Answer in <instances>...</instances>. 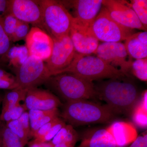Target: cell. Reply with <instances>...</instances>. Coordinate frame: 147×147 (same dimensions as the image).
<instances>
[{
    "label": "cell",
    "instance_id": "obj_33",
    "mask_svg": "<svg viewBox=\"0 0 147 147\" xmlns=\"http://www.w3.org/2000/svg\"><path fill=\"white\" fill-rule=\"evenodd\" d=\"M30 30V24L20 21L14 32L11 42H16L26 39Z\"/></svg>",
    "mask_w": 147,
    "mask_h": 147
},
{
    "label": "cell",
    "instance_id": "obj_11",
    "mask_svg": "<svg viewBox=\"0 0 147 147\" xmlns=\"http://www.w3.org/2000/svg\"><path fill=\"white\" fill-rule=\"evenodd\" d=\"M102 5L107 9L111 17L124 26L146 31L129 3L126 1L103 0Z\"/></svg>",
    "mask_w": 147,
    "mask_h": 147
},
{
    "label": "cell",
    "instance_id": "obj_5",
    "mask_svg": "<svg viewBox=\"0 0 147 147\" xmlns=\"http://www.w3.org/2000/svg\"><path fill=\"white\" fill-rule=\"evenodd\" d=\"M42 29L52 38L69 34L74 18L60 1L40 0Z\"/></svg>",
    "mask_w": 147,
    "mask_h": 147
},
{
    "label": "cell",
    "instance_id": "obj_9",
    "mask_svg": "<svg viewBox=\"0 0 147 147\" xmlns=\"http://www.w3.org/2000/svg\"><path fill=\"white\" fill-rule=\"evenodd\" d=\"M52 54L45 63L52 76L67 67L71 62L76 52L69 35L59 38H52Z\"/></svg>",
    "mask_w": 147,
    "mask_h": 147
},
{
    "label": "cell",
    "instance_id": "obj_29",
    "mask_svg": "<svg viewBox=\"0 0 147 147\" xmlns=\"http://www.w3.org/2000/svg\"><path fill=\"white\" fill-rule=\"evenodd\" d=\"M131 114L132 119L137 126L142 128H146L147 108H145L139 102L136 105Z\"/></svg>",
    "mask_w": 147,
    "mask_h": 147
},
{
    "label": "cell",
    "instance_id": "obj_39",
    "mask_svg": "<svg viewBox=\"0 0 147 147\" xmlns=\"http://www.w3.org/2000/svg\"><path fill=\"white\" fill-rule=\"evenodd\" d=\"M2 122L1 121H0V128H1V125ZM1 147V141H0V147Z\"/></svg>",
    "mask_w": 147,
    "mask_h": 147
},
{
    "label": "cell",
    "instance_id": "obj_17",
    "mask_svg": "<svg viewBox=\"0 0 147 147\" xmlns=\"http://www.w3.org/2000/svg\"><path fill=\"white\" fill-rule=\"evenodd\" d=\"M78 147H117L115 142L106 128L95 129L87 131Z\"/></svg>",
    "mask_w": 147,
    "mask_h": 147
},
{
    "label": "cell",
    "instance_id": "obj_27",
    "mask_svg": "<svg viewBox=\"0 0 147 147\" xmlns=\"http://www.w3.org/2000/svg\"><path fill=\"white\" fill-rule=\"evenodd\" d=\"M11 42L4 31L2 19H0V67L4 66L6 55L11 47Z\"/></svg>",
    "mask_w": 147,
    "mask_h": 147
},
{
    "label": "cell",
    "instance_id": "obj_35",
    "mask_svg": "<svg viewBox=\"0 0 147 147\" xmlns=\"http://www.w3.org/2000/svg\"><path fill=\"white\" fill-rule=\"evenodd\" d=\"M18 120L23 127L26 133L30 138L31 137L30 126V119L28 112H25L18 119Z\"/></svg>",
    "mask_w": 147,
    "mask_h": 147
},
{
    "label": "cell",
    "instance_id": "obj_14",
    "mask_svg": "<svg viewBox=\"0 0 147 147\" xmlns=\"http://www.w3.org/2000/svg\"><path fill=\"white\" fill-rule=\"evenodd\" d=\"M102 0H74L60 1L65 7L73 9L74 18L83 25L90 27L101 10Z\"/></svg>",
    "mask_w": 147,
    "mask_h": 147
},
{
    "label": "cell",
    "instance_id": "obj_31",
    "mask_svg": "<svg viewBox=\"0 0 147 147\" xmlns=\"http://www.w3.org/2000/svg\"><path fill=\"white\" fill-rule=\"evenodd\" d=\"M5 124L7 126L21 139L23 144L26 146L30 138L26 133L18 120L10 121Z\"/></svg>",
    "mask_w": 147,
    "mask_h": 147
},
{
    "label": "cell",
    "instance_id": "obj_1",
    "mask_svg": "<svg viewBox=\"0 0 147 147\" xmlns=\"http://www.w3.org/2000/svg\"><path fill=\"white\" fill-rule=\"evenodd\" d=\"M120 79H109L95 87L96 96L107 103L115 115L132 114L139 98L135 84Z\"/></svg>",
    "mask_w": 147,
    "mask_h": 147
},
{
    "label": "cell",
    "instance_id": "obj_3",
    "mask_svg": "<svg viewBox=\"0 0 147 147\" xmlns=\"http://www.w3.org/2000/svg\"><path fill=\"white\" fill-rule=\"evenodd\" d=\"M63 73L73 74L92 82L95 80L127 77L120 70L96 56L77 53L70 64L59 71L57 75Z\"/></svg>",
    "mask_w": 147,
    "mask_h": 147
},
{
    "label": "cell",
    "instance_id": "obj_22",
    "mask_svg": "<svg viewBox=\"0 0 147 147\" xmlns=\"http://www.w3.org/2000/svg\"><path fill=\"white\" fill-rule=\"evenodd\" d=\"M28 90L18 87L7 92L3 99L1 112L20 105L21 101H25Z\"/></svg>",
    "mask_w": 147,
    "mask_h": 147
},
{
    "label": "cell",
    "instance_id": "obj_23",
    "mask_svg": "<svg viewBox=\"0 0 147 147\" xmlns=\"http://www.w3.org/2000/svg\"><path fill=\"white\" fill-rule=\"evenodd\" d=\"M0 141L3 147H24L19 137L2 122L0 128Z\"/></svg>",
    "mask_w": 147,
    "mask_h": 147
},
{
    "label": "cell",
    "instance_id": "obj_20",
    "mask_svg": "<svg viewBox=\"0 0 147 147\" xmlns=\"http://www.w3.org/2000/svg\"><path fill=\"white\" fill-rule=\"evenodd\" d=\"M79 135L73 127L66 124L50 141L54 147H74Z\"/></svg>",
    "mask_w": 147,
    "mask_h": 147
},
{
    "label": "cell",
    "instance_id": "obj_26",
    "mask_svg": "<svg viewBox=\"0 0 147 147\" xmlns=\"http://www.w3.org/2000/svg\"><path fill=\"white\" fill-rule=\"evenodd\" d=\"M18 87L15 75L0 67V89L11 90Z\"/></svg>",
    "mask_w": 147,
    "mask_h": 147
},
{
    "label": "cell",
    "instance_id": "obj_40",
    "mask_svg": "<svg viewBox=\"0 0 147 147\" xmlns=\"http://www.w3.org/2000/svg\"><path fill=\"white\" fill-rule=\"evenodd\" d=\"M1 100H0V103H1Z\"/></svg>",
    "mask_w": 147,
    "mask_h": 147
},
{
    "label": "cell",
    "instance_id": "obj_15",
    "mask_svg": "<svg viewBox=\"0 0 147 147\" xmlns=\"http://www.w3.org/2000/svg\"><path fill=\"white\" fill-rule=\"evenodd\" d=\"M23 106L26 110H49L58 108L61 104L55 95L46 90L37 88L28 90Z\"/></svg>",
    "mask_w": 147,
    "mask_h": 147
},
{
    "label": "cell",
    "instance_id": "obj_8",
    "mask_svg": "<svg viewBox=\"0 0 147 147\" xmlns=\"http://www.w3.org/2000/svg\"><path fill=\"white\" fill-rule=\"evenodd\" d=\"M96 56L113 67L129 76L132 58L128 55L124 43L121 42H103L98 45Z\"/></svg>",
    "mask_w": 147,
    "mask_h": 147
},
{
    "label": "cell",
    "instance_id": "obj_2",
    "mask_svg": "<svg viewBox=\"0 0 147 147\" xmlns=\"http://www.w3.org/2000/svg\"><path fill=\"white\" fill-rule=\"evenodd\" d=\"M61 116L69 124L77 126L109 123L115 115L106 105L83 99L67 102Z\"/></svg>",
    "mask_w": 147,
    "mask_h": 147
},
{
    "label": "cell",
    "instance_id": "obj_25",
    "mask_svg": "<svg viewBox=\"0 0 147 147\" xmlns=\"http://www.w3.org/2000/svg\"><path fill=\"white\" fill-rule=\"evenodd\" d=\"M132 74L141 81L147 80V59H135L131 64V70Z\"/></svg>",
    "mask_w": 147,
    "mask_h": 147
},
{
    "label": "cell",
    "instance_id": "obj_28",
    "mask_svg": "<svg viewBox=\"0 0 147 147\" xmlns=\"http://www.w3.org/2000/svg\"><path fill=\"white\" fill-rule=\"evenodd\" d=\"M20 21L10 13L6 14L2 18L3 29L11 42Z\"/></svg>",
    "mask_w": 147,
    "mask_h": 147
},
{
    "label": "cell",
    "instance_id": "obj_21",
    "mask_svg": "<svg viewBox=\"0 0 147 147\" xmlns=\"http://www.w3.org/2000/svg\"><path fill=\"white\" fill-rule=\"evenodd\" d=\"M125 46L128 55L135 59L147 58V44L140 41L134 33L125 40Z\"/></svg>",
    "mask_w": 147,
    "mask_h": 147
},
{
    "label": "cell",
    "instance_id": "obj_6",
    "mask_svg": "<svg viewBox=\"0 0 147 147\" xmlns=\"http://www.w3.org/2000/svg\"><path fill=\"white\" fill-rule=\"evenodd\" d=\"M90 28L97 39L103 42H121L134 33L133 29L115 21L104 7L101 9Z\"/></svg>",
    "mask_w": 147,
    "mask_h": 147
},
{
    "label": "cell",
    "instance_id": "obj_37",
    "mask_svg": "<svg viewBox=\"0 0 147 147\" xmlns=\"http://www.w3.org/2000/svg\"><path fill=\"white\" fill-rule=\"evenodd\" d=\"M9 0H0V19L9 13Z\"/></svg>",
    "mask_w": 147,
    "mask_h": 147
},
{
    "label": "cell",
    "instance_id": "obj_13",
    "mask_svg": "<svg viewBox=\"0 0 147 147\" xmlns=\"http://www.w3.org/2000/svg\"><path fill=\"white\" fill-rule=\"evenodd\" d=\"M25 40L29 55L37 57L46 63L53 51L52 38L42 29L32 27Z\"/></svg>",
    "mask_w": 147,
    "mask_h": 147
},
{
    "label": "cell",
    "instance_id": "obj_32",
    "mask_svg": "<svg viewBox=\"0 0 147 147\" xmlns=\"http://www.w3.org/2000/svg\"><path fill=\"white\" fill-rule=\"evenodd\" d=\"M66 125L65 121L62 119L59 121L57 123L55 124L48 132L44 136L37 140L32 141L34 143H44L50 142L54 137L57 134L61 129Z\"/></svg>",
    "mask_w": 147,
    "mask_h": 147
},
{
    "label": "cell",
    "instance_id": "obj_30",
    "mask_svg": "<svg viewBox=\"0 0 147 147\" xmlns=\"http://www.w3.org/2000/svg\"><path fill=\"white\" fill-rule=\"evenodd\" d=\"M26 111L23 105L15 106L10 109L1 112L0 121L5 123L18 119L23 113Z\"/></svg>",
    "mask_w": 147,
    "mask_h": 147
},
{
    "label": "cell",
    "instance_id": "obj_10",
    "mask_svg": "<svg viewBox=\"0 0 147 147\" xmlns=\"http://www.w3.org/2000/svg\"><path fill=\"white\" fill-rule=\"evenodd\" d=\"M69 35L76 53L84 55L95 54L99 40L93 33L90 27L83 25L74 18Z\"/></svg>",
    "mask_w": 147,
    "mask_h": 147
},
{
    "label": "cell",
    "instance_id": "obj_38",
    "mask_svg": "<svg viewBox=\"0 0 147 147\" xmlns=\"http://www.w3.org/2000/svg\"><path fill=\"white\" fill-rule=\"evenodd\" d=\"M30 147H54L50 142L44 143H34L31 142L29 145Z\"/></svg>",
    "mask_w": 147,
    "mask_h": 147
},
{
    "label": "cell",
    "instance_id": "obj_18",
    "mask_svg": "<svg viewBox=\"0 0 147 147\" xmlns=\"http://www.w3.org/2000/svg\"><path fill=\"white\" fill-rule=\"evenodd\" d=\"M28 114L32 137L42 125L59 116L58 108L49 110H30Z\"/></svg>",
    "mask_w": 147,
    "mask_h": 147
},
{
    "label": "cell",
    "instance_id": "obj_19",
    "mask_svg": "<svg viewBox=\"0 0 147 147\" xmlns=\"http://www.w3.org/2000/svg\"><path fill=\"white\" fill-rule=\"evenodd\" d=\"M29 56L28 50L26 45H11L6 55L4 66L13 71L19 68Z\"/></svg>",
    "mask_w": 147,
    "mask_h": 147
},
{
    "label": "cell",
    "instance_id": "obj_24",
    "mask_svg": "<svg viewBox=\"0 0 147 147\" xmlns=\"http://www.w3.org/2000/svg\"><path fill=\"white\" fill-rule=\"evenodd\" d=\"M129 3L140 22L147 29V1L146 0H133Z\"/></svg>",
    "mask_w": 147,
    "mask_h": 147
},
{
    "label": "cell",
    "instance_id": "obj_7",
    "mask_svg": "<svg viewBox=\"0 0 147 147\" xmlns=\"http://www.w3.org/2000/svg\"><path fill=\"white\" fill-rule=\"evenodd\" d=\"M13 71L19 87L28 90L45 84L52 76L45 63L32 55Z\"/></svg>",
    "mask_w": 147,
    "mask_h": 147
},
{
    "label": "cell",
    "instance_id": "obj_4",
    "mask_svg": "<svg viewBox=\"0 0 147 147\" xmlns=\"http://www.w3.org/2000/svg\"><path fill=\"white\" fill-rule=\"evenodd\" d=\"M44 84L67 102L88 100L97 96L93 82L73 74L63 73L51 76Z\"/></svg>",
    "mask_w": 147,
    "mask_h": 147
},
{
    "label": "cell",
    "instance_id": "obj_12",
    "mask_svg": "<svg viewBox=\"0 0 147 147\" xmlns=\"http://www.w3.org/2000/svg\"><path fill=\"white\" fill-rule=\"evenodd\" d=\"M9 13L19 21L43 30L40 1L9 0Z\"/></svg>",
    "mask_w": 147,
    "mask_h": 147
},
{
    "label": "cell",
    "instance_id": "obj_34",
    "mask_svg": "<svg viewBox=\"0 0 147 147\" xmlns=\"http://www.w3.org/2000/svg\"><path fill=\"white\" fill-rule=\"evenodd\" d=\"M60 119V118L58 117L41 127L33 134L32 137L34 138V140L39 139L44 136L50 129L59 121Z\"/></svg>",
    "mask_w": 147,
    "mask_h": 147
},
{
    "label": "cell",
    "instance_id": "obj_36",
    "mask_svg": "<svg viewBox=\"0 0 147 147\" xmlns=\"http://www.w3.org/2000/svg\"><path fill=\"white\" fill-rule=\"evenodd\" d=\"M128 147H147V131L138 136Z\"/></svg>",
    "mask_w": 147,
    "mask_h": 147
},
{
    "label": "cell",
    "instance_id": "obj_16",
    "mask_svg": "<svg viewBox=\"0 0 147 147\" xmlns=\"http://www.w3.org/2000/svg\"><path fill=\"white\" fill-rule=\"evenodd\" d=\"M106 129L113 137L117 147H125L138 137L136 127L130 122L117 121Z\"/></svg>",
    "mask_w": 147,
    "mask_h": 147
}]
</instances>
